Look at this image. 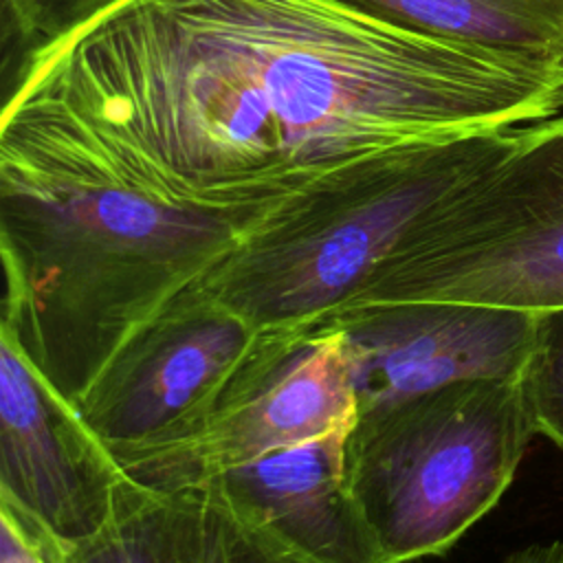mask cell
Returning a JSON list of instances; mask_svg holds the SVG:
<instances>
[{
	"label": "cell",
	"mask_w": 563,
	"mask_h": 563,
	"mask_svg": "<svg viewBox=\"0 0 563 563\" xmlns=\"http://www.w3.org/2000/svg\"><path fill=\"white\" fill-rule=\"evenodd\" d=\"M501 563H563V541L526 545L510 552Z\"/></svg>",
	"instance_id": "17"
},
{
	"label": "cell",
	"mask_w": 563,
	"mask_h": 563,
	"mask_svg": "<svg viewBox=\"0 0 563 563\" xmlns=\"http://www.w3.org/2000/svg\"><path fill=\"white\" fill-rule=\"evenodd\" d=\"M286 198L189 191L64 110L7 101L0 334L77 407L128 336Z\"/></svg>",
	"instance_id": "2"
},
{
	"label": "cell",
	"mask_w": 563,
	"mask_h": 563,
	"mask_svg": "<svg viewBox=\"0 0 563 563\" xmlns=\"http://www.w3.org/2000/svg\"><path fill=\"white\" fill-rule=\"evenodd\" d=\"M123 479L79 409L0 334V501L66 548L108 521Z\"/></svg>",
	"instance_id": "9"
},
{
	"label": "cell",
	"mask_w": 563,
	"mask_h": 563,
	"mask_svg": "<svg viewBox=\"0 0 563 563\" xmlns=\"http://www.w3.org/2000/svg\"><path fill=\"white\" fill-rule=\"evenodd\" d=\"M347 429L264 453L200 488L319 563H387L345 477Z\"/></svg>",
	"instance_id": "10"
},
{
	"label": "cell",
	"mask_w": 563,
	"mask_h": 563,
	"mask_svg": "<svg viewBox=\"0 0 563 563\" xmlns=\"http://www.w3.org/2000/svg\"><path fill=\"white\" fill-rule=\"evenodd\" d=\"M112 2L114 0H0L2 86L37 53Z\"/></svg>",
	"instance_id": "13"
},
{
	"label": "cell",
	"mask_w": 563,
	"mask_h": 563,
	"mask_svg": "<svg viewBox=\"0 0 563 563\" xmlns=\"http://www.w3.org/2000/svg\"><path fill=\"white\" fill-rule=\"evenodd\" d=\"M378 301L563 308V112L515 125L504 152L440 200L350 306Z\"/></svg>",
	"instance_id": "5"
},
{
	"label": "cell",
	"mask_w": 563,
	"mask_h": 563,
	"mask_svg": "<svg viewBox=\"0 0 563 563\" xmlns=\"http://www.w3.org/2000/svg\"><path fill=\"white\" fill-rule=\"evenodd\" d=\"M510 130L332 172L288 196L198 284L260 330L314 325L347 308L411 229L504 152Z\"/></svg>",
	"instance_id": "3"
},
{
	"label": "cell",
	"mask_w": 563,
	"mask_h": 563,
	"mask_svg": "<svg viewBox=\"0 0 563 563\" xmlns=\"http://www.w3.org/2000/svg\"><path fill=\"white\" fill-rule=\"evenodd\" d=\"M262 330L194 284L139 325L77 402L119 466L189 442Z\"/></svg>",
	"instance_id": "6"
},
{
	"label": "cell",
	"mask_w": 563,
	"mask_h": 563,
	"mask_svg": "<svg viewBox=\"0 0 563 563\" xmlns=\"http://www.w3.org/2000/svg\"><path fill=\"white\" fill-rule=\"evenodd\" d=\"M521 385L537 431L563 449V308L539 310L537 339Z\"/></svg>",
	"instance_id": "15"
},
{
	"label": "cell",
	"mask_w": 563,
	"mask_h": 563,
	"mask_svg": "<svg viewBox=\"0 0 563 563\" xmlns=\"http://www.w3.org/2000/svg\"><path fill=\"white\" fill-rule=\"evenodd\" d=\"M57 563H200V490L161 493L125 477L108 521L62 548Z\"/></svg>",
	"instance_id": "11"
},
{
	"label": "cell",
	"mask_w": 563,
	"mask_h": 563,
	"mask_svg": "<svg viewBox=\"0 0 563 563\" xmlns=\"http://www.w3.org/2000/svg\"><path fill=\"white\" fill-rule=\"evenodd\" d=\"M323 321L341 334L356 413H363L462 380L521 378L539 310L378 301L343 308Z\"/></svg>",
	"instance_id": "8"
},
{
	"label": "cell",
	"mask_w": 563,
	"mask_h": 563,
	"mask_svg": "<svg viewBox=\"0 0 563 563\" xmlns=\"http://www.w3.org/2000/svg\"><path fill=\"white\" fill-rule=\"evenodd\" d=\"M7 101L64 110L189 191L282 198L563 112V55L438 37L350 0H114L4 84Z\"/></svg>",
	"instance_id": "1"
},
{
	"label": "cell",
	"mask_w": 563,
	"mask_h": 563,
	"mask_svg": "<svg viewBox=\"0 0 563 563\" xmlns=\"http://www.w3.org/2000/svg\"><path fill=\"white\" fill-rule=\"evenodd\" d=\"M398 24L534 57L563 55V0H350Z\"/></svg>",
	"instance_id": "12"
},
{
	"label": "cell",
	"mask_w": 563,
	"mask_h": 563,
	"mask_svg": "<svg viewBox=\"0 0 563 563\" xmlns=\"http://www.w3.org/2000/svg\"><path fill=\"white\" fill-rule=\"evenodd\" d=\"M200 490V563H319L233 510L209 488Z\"/></svg>",
	"instance_id": "14"
},
{
	"label": "cell",
	"mask_w": 563,
	"mask_h": 563,
	"mask_svg": "<svg viewBox=\"0 0 563 563\" xmlns=\"http://www.w3.org/2000/svg\"><path fill=\"white\" fill-rule=\"evenodd\" d=\"M0 563H57L62 545L0 504Z\"/></svg>",
	"instance_id": "16"
},
{
	"label": "cell",
	"mask_w": 563,
	"mask_h": 563,
	"mask_svg": "<svg viewBox=\"0 0 563 563\" xmlns=\"http://www.w3.org/2000/svg\"><path fill=\"white\" fill-rule=\"evenodd\" d=\"M354 418L356 396L334 325L262 330L202 429L189 442L121 471L161 493L200 488L222 471L347 427Z\"/></svg>",
	"instance_id": "7"
},
{
	"label": "cell",
	"mask_w": 563,
	"mask_h": 563,
	"mask_svg": "<svg viewBox=\"0 0 563 563\" xmlns=\"http://www.w3.org/2000/svg\"><path fill=\"white\" fill-rule=\"evenodd\" d=\"M539 433L521 378L462 380L356 413L345 477L387 563L446 554Z\"/></svg>",
	"instance_id": "4"
}]
</instances>
